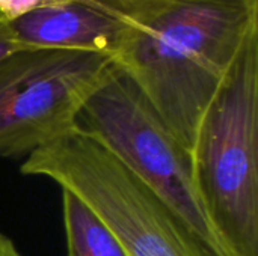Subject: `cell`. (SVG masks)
<instances>
[{
	"label": "cell",
	"instance_id": "obj_6",
	"mask_svg": "<svg viewBox=\"0 0 258 256\" xmlns=\"http://www.w3.org/2000/svg\"><path fill=\"white\" fill-rule=\"evenodd\" d=\"M29 48L83 50L112 57L121 23L104 0H47L9 24Z\"/></svg>",
	"mask_w": 258,
	"mask_h": 256
},
{
	"label": "cell",
	"instance_id": "obj_7",
	"mask_svg": "<svg viewBox=\"0 0 258 256\" xmlns=\"http://www.w3.org/2000/svg\"><path fill=\"white\" fill-rule=\"evenodd\" d=\"M68 256H130L110 228L79 196L62 190Z\"/></svg>",
	"mask_w": 258,
	"mask_h": 256
},
{
	"label": "cell",
	"instance_id": "obj_8",
	"mask_svg": "<svg viewBox=\"0 0 258 256\" xmlns=\"http://www.w3.org/2000/svg\"><path fill=\"white\" fill-rule=\"evenodd\" d=\"M45 2L47 0H0V21L12 24L41 8Z\"/></svg>",
	"mask_w": 258,
	"mask_h": 256
},
{
	"label": "cell",
	"instance_id": "obj_3",
	"mask_svg": "<svg viewBox=\"0 0 258 256\" xmlns=\"http://www.w3.org/2000/svg\"><path fill=\"white\" fill-rule=\"evenodd\" d=\"M20 172L79 196L130 256H215L165 201L88 134L71 130L42 145Z\"/></svg>",
	"mask_w": 258,
	"mask_h": 256
},
{
	"label": "cell",
	"instance_id": "obj_1",
	"mask_svg": "<svg viewBox=\"0 0 258 256\" xmlns=\"http://www.w3.org/2000/svg\"><path fill=\"white\" fill-rule=\"evenodd\" d=\"M104 3L121 23L115 65L190 149L204 110L258 32V0Z\"/></svg>",
	"mask_w": 258,
	"mask_h": 256
},
{
	"label": "cell",
	"instance_id": "obj_2",
	"mask_svg": "<svg viewBox=\"0 0 258 256\" xmlns=\"http://www.w3.org/2000/svg\"><path fill=\"white\" fill-rule=\"evenodd\" d=\"M197 195L222 256H258V32L204 110L190 146Z\"/></svg>",
	"mask_w": 258,
	"mask_h": 256
},
{
	"label": "cell",
	"instance_id": "obj_9",
	"mask_svg": "<svg viewBox=\"0 0 258 256\" xmlns=\"http://www.w3.org/2000/svg\"><path fill=\"white\" fill-rule=\"evenodd\" d=\"M26 48H29V47H26L18 39V36L12 30V27L9 24H5L0 21V62H3L9 56H12L14 53L26 50Z\"/></svg>",
	"mask_w": 258,
	"mask_h": 256
},
{
	"label": "cell",
	"instance_id": "obj_10",
	"mask_svg": "<svg viewBox=\"0 0 258 256\" xmlns=\"http://www.w3.org/2000/svg\"><path fill=\"white\" fill-rule=\"evenodd\" d=\"M0 256H23L17 249V246L14 244V241L2 232H0Z\"/></svg>",
	"mask_w": 258,
	"mask_h": 256
},
{
	"label": "cell",
	"instance_id": "obj_5",
	"mask_svg": "<svg viewBox=\"0 0 258 256\" xmlns=\"http://www.w3.org/2000/svg\"><path fill=\"white\" fill-rule=\"evenodd\" d=\"M115 68L109 54L59 48H26L0 62V157L26 158L74 130Z\"/></svg>",
	"mask_w": 258,
	"mask_h": 256
},
{
	"label": "cell",
	"instance_id": "obj_4",
	"mask_svg": "<svg viewBox=\"0 0 258 256\" xmlns=\"http://www.w3.org/2000/svg\"><path fill=\"white\" fill-rule=\"evenodd\" d=\"M74 130L101 143L222 256L197 195L190 149L118 66L85 101Z\"/></svg>",
	"mask_w": 258,
	"mask_h": 256
}]
</instances>
